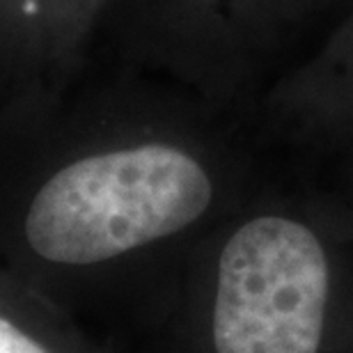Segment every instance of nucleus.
<instances>
[{"label":"nucleus","instance_id":"f257e3e1","mask_svg":"<svg viewBox=\"0 0 353 353\" xmlns=\"http://www.w3.org/2000/svg\"><path fill=\"white\" fill-rule=\"evenodd\" d=\"M214 186L172 145H138L69 161L28 195L17 218L14 278L46 296L58 278L115 262L200 221Z\"/></svg>","mask_w":353,"mask_h":353},{"label":"nucleus","instance_id":"f03ea898","mask_svg":"<svg viewBox=\"0 0 353 353\" xmlns=\"http://www.w3.org/2000/svg\"><path fill=\"white\" fill-rule=\"evenodd\" d=\"M330 268L312 230L282 216L241 225L218 259L214 353H319Z\"/></svg>","mask_w":353,"mask_h":353},{"label":"nucleus","instance_id":"7ed1b4c3","mask_svg":"<svg viewBox=\"0 0 353 353\" xmlns=\"http://www.w3.org/2000/svg\"><path fill=\"white\" fill-rule=\"evenodd\" d=\"M69 333L60 307L0 273V353H79Z\"/></svg>","mask_w":353,"mask_h":353}]
</instances>
